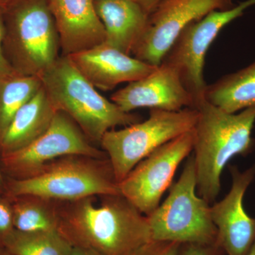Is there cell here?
Returning a JSON list of instances; mask_svg holds the SVG:
<instances>
[{
  "instance_id": "cell-1",
  "label": "cell",
  "mask_w": 255,
  "mask_h": 255,
  "mask_svg": "<svg viewBox=\"0 0 255 255\" xmlns=\"http://www.w3.org/2000/svg\"><path fill=\"white\" fill-rule=\"evenodd\" d=\"M55 202L58 231L73 247L134 255L152 241L147 216L121 194Z\"/></svg>"
},
{
  "instance_id": "cell-2",
  "label": "cell",
  "mask_w": 255,
  "mask_h": 255,
  "mask_svg": "<svg viewBox=\"0 0 255 255\" xmlns=\"http://www.w3.org/2000/svg\"><path fill=\"white\" fill-rule=\"evenodd\" d=\"M195 109L199 114L192 152L196 189L201 198L212 204L221 191L225 167L236 156H246L255 150V106L228 113L204 99Z\"/></svg>"
},
{
  "instance_id": "cell-3",
  "label": "cell",
  "mask_w": 255,
  "mask_h": 255,
  "mask_svg": "<svg viewBox=\"0 0 255 255\" xmlns=\"http://www.w3.org/2000/svg\"><path fill=\"white\" fill-rule=\"evenodd\" d=\"M39 78L55 110L68 115L95 145L109 130L141 121L101 95L68 55L60 56Z\"/></svg>"
},
{
  "instance_id": "cell-4",
  "label": "cell",
  "mask_w": 255,
  "mask_h": 255,
  "mask_svg": "<svg viewBox=\"0 0 255 255\" xmlns=\"http://www.w3.org/2000/svg\"><path fill=\"white\" fill-rule=\"evenodd\" d=\"M4 192L9 197L31 195L54 201L121 194L108 157L83 155L59 157L28 179L5 177Z\"/></svg>"
},
{
  "instance_id": "cell-5",
  "label": "cell",
  "mask_w": 255,
  "mask_h": 255,
  "mask_svg": "<svg viewBox=\"0 0 255 255\" xmlns=\"http://www.w3.org/2000/svg\"><path fill=\"white\" fill-rule=\"evenodd\" d=\"M196 186L192 155L188 157L180 177L171 186L165 200L147 216L152 241L218 245L211 204L196 194Z\"/></svg>"
},
{
  "instance_id": "cell-6",
  "label": "cell",
  "mask_w": 255,
  "mask_h": 255,
  "mask_svg": "<svg viewBox=\"0 0 255 255\" xmlns=\"http://www.w3.org/2000/svg\"><path fill=\"white\" fill-rule=\"evenodd\" d=\"M198 111L150 110L149 117L124 128L106 132L100 146L110 159L118 183L156 149L195 127Z\"/></svg>"
},
{
  "instance_id": "cell-7",
  "label": "cell",
  "mask_w": 255,
  "mask_h": 255,
  "mask_svg": "<svg viewBox=\"0 0 255 255\" xmlns=\"http://www.w3.org/2000/svg\"><path fill=\"white\" fill-rule=\"evenodd\" d=\"M254 6L255 0H245L231 9L212 11L194 21L182 30L164 55L162 62L175 69L183 85L195 100V107L205 99L207 84L204 69L210 46L223 28Z\"/></svg>"
},
{
  "instance_id": "cell-8",
  "label": "cell",
  "mask_w": 255,
  "mask_h": 255,
  "mask_svg": "<svg viewBox=\"0 0 255 255\" xmlns=\"http://www.w3.org/2000/svg\"><path fill=\"white\" fill-rule=\"evenodd\" d=\"M68 155L108 157L68 115L58 112L41 136L20 150L0 155V168L4 177L28 179L36 175L51 161Z\"/></svg>"
},
{
  "instance_id": "cell-9",
  "label": "cell",
  "mask_w": 255,
  "mask_h": 255,
  "mask_svg": "<svg viewBox=\"0 0 255 255\" xmlns=\"http://www.w3.org/2000/svg\"><path fill=\"white\" fill-rule=\"evenodd\" d=\"M8 10L20 74L39 77L59 58L60 38L48 0H14Z\"/></svg>"
},
{
  "instance_id": "cell-10",
  "label": "cell",
  "mask_w": 255,
  "mask_h": 255,
  "mask_svg": "<svg viewBox=\"0 0 255 255\" xmlns=\"http://www.w3.org/2000/svg\"><path fill=\"white\" fill-rule=\"evenodd\" d=\"M194 129L156 149L119 183L121 194L147 216L172 185L178 167L194 146Z\"/></svg>"
},
{
  "instance_id": "cell-11",
  "label": "cell",
  "mask_w": 255,
  "mask_h": 255,
  "mask_svg": "<svg viewBox=\"0 0 255 255\" xmlns=\"http://www.w3.org/2000/svg\"><path fill=\"white\" fill-rule=\"evenodd\" d=\"M236 0H162L149 14L147 28L132 55L158 66L172 43L188 25L217 10L236 6Z\"/></svg>"
},
{
  "instance_id": "cell-12",
  "label": "cell",
  "mask_w": 255,
  "mask_h": 255,
  "mask_svg": "<svg viewBox=\"0 0 255 255\" xmlns=\"http://www.w3.org/2000/svg\"><path fill=\"white\" fill-rule=\"evenodd\" d=\"M232 184L224 198L211 205V218L217 230V244L226 255H246L255 242V218L243 204L247 190L255 179V164L241 171L229 165Z\"/></svg>"
},
{
  "instance_id": "cell-13",
  "label": "cell",
  "mask_w": 255,
  "mask_h": 255,
  "mask_svg": "<svg viewBox=\"0 0 255 255\" xmlns=\"http://www.w3.org/2000/svg\"><path fill=\"white\" fill-rule=\"evenodd\" d=\"M111 101L127 113L140 108L178 112L196 105L175 69L163 62L149 75L114 92Z\"/></svg>"
},
{
  "instance_id": "cell-14",
  "label": "cell",
  "mask_w": 255,
  "mask_h": 255,
  "mask_svg": "<svg viewBox=\"0 0 255 255\" xmlns=\"http://www.w3.org/2000/svg\"><path fill=\"white\" fill-rule=\"evenodd\" d=\"M68 56L96 88L103 91L114 90L119 84L140 80L157 67L126 54L105 42Z\"/></svg>"
},
{
  "instance_id": "cell-15",
  "label": "cell",
  "mask_w": 255,
  "mask_h": 255,
  "mask_svg": "<svg viewBox=\"0 0 255 255\" xmlns=\"http://www.w3.org/2000/svg\"><path fill=\"white\" fill-rule=\"evenodd\" d=\"M59 34L63 55L105 43L106 32L94 0H48Z\"/></svg>"
},
{
  "instance_id": "cell-16",
  "label": "cell",
  "mask_w": 255,
  "mask_h": 255,
  "mask_svg": "<svg viewBox=\"0 0 255 255\" xmlns=\"http://www.w3.org/2000/svg\"><path fill=\"white\" fill-rule=\"evenodd\" d=\"M106 32L105 43L131 55L147 28L149 14L132 0H94Z\"/></svg>"
},
{
  "instance_id": "cell-17",
  "label": "cell",
  "mask_w": 255,
  "mask_h": 255,
  "mask_svg": "<svg viewBox=\"0 0 255 255\" xmlns=\"http://www.w3.org/2000/svg\"><path fill=\"white\" fill-rule=\"evenodd\" d=\"M58 111L43 86L23 106L0 138V155L31 144L48 130Z\"/></svg>"
},
{
  "instance_id": "cell-18",
  "label": "cell",
  "mask_w": 255,
  "mask_h": 255,
  "mask_svg": "<svg viewBox=\"0 0 255 255\" xmlns=\"http://www.w3.org/2000/svg\"><path fill=\"white\" fill-rule=\"evenodd\" d=\"M204 98L228 113H237L255 106V60L207 85Z\"/></svg>"
},
{
  "instance_id": "cell-19",
  "label": "cell",
  "mask_w": 255,
  "mask_h": 255,
  "mask_svg": "<svg viewBox=\"0 0 255 255\" xmlns=\"http://www.w3.org/2000/svg\"><path fill=\"white\" fill-rule=\"evenodd\" d=\"M10 199L15 230L22 232L58 231L54 201L31 195L15 196Z\"/></svg>"
},
{
  "instance_id": "cell-20",
  "label": "cell",
  "mask_w": 255,
  "mask_h": 255,
  "mask_svg": "<svg viewBox=\"0 0 255 255\" xmlns=\"http://www.w3.org/2000/svg\"><path fill=\"white\" fill-rule=\"evenodd\" d=\"M73 246L57 231L22 232L14 230L5 245L13 255H70Z\"/></svg>"
},
{
  "instance_id": "cell-21",
  "label": "cell",
  "mask_w": 255,
  "mask_h": 255,
  "mask_svg": "<svg viewBox=\"0 0 255 255\" xmlns=\"http://www.w3.org/2000/svg\"><path fill=\"white\" fill-rule=\"evenodd\" d=\"M42 87L41 79L31 75H16L0 86V138L18 110Z\"/></svg>"
},
{
  "instance_id": "cell-22",
  "label": "cell",
  "mask_w": 255,
  "mask_h": 255,
  "mask_svg": "<svg viewBox=\"0 0 255 255\" xmlns=\"http://www.w3.org/2000/svg\"><path fill=\"white\" fill-rule=\"evenodd\" d=\"M14 230L11 199L5 192L0 193V251H4L6 242Z\"/></svg>"
},
{
  "instance_id": "cell-23",
  "label": "cell",
  "mask_w": 255,
  "mask_h": 255,
  "mask_svg": "<svg viewBox=\"0 0 255 255\" xmlns=\"http://www.w3.org/2000/svg\"><path fill=\"white\" fill-rule=\"evenodd\" d=\"M4 11V9H0V86L9 79L19 75L9 60L6 59L2 48L3 41L5 36Z\"/></svg>"
},
{
  "instance_id": "cell-24",
  "label": "cell",
  "mask_w": 255,
  "mask_h": 255,
  "mask_svg": "<svg viewBox=\"0 0 255 255\" xmlns=\"http://www.w3.org/2000/svg\"><path fill=\"white\" fill-rule=\"evenodd\" d=\"M180 246L181 244L174 242L152 241L134 255H178Z\"/></svg>"
},
{
  "instance_id": "cell-25",
  "label": "cell",
  "mask_w": 255,
  "mask_h": 255,
  "mask_svg": "<svg viewBox=\"0 0 255 255\" xmlns=\"http://www.w3.org/2000/svg\"><path fill=\"white\" fill-rule=\"evenodd\" d=\"M178 255H226L219 245L195 244L181 245Z\"/></svg>"
},
{
  "instance_id": "cell-26",
  "label": "cell",
  "mask_w": 255,
  "mask_h": 255,
  "mask_svg": "<svg viewBox=\"0 0 255 255\" xmlns=\"http://www.w3.org/2000/svg\"><path fill=\"white\" fill-rule=\"evenodd\" d=\"M70 255H102L91 250L85 249V248H79V247H73Z\"/></svg>"
},
{
  "instance_id": "cell-27",
  "label": "cell",
  "mask_w": 255,
  "mask_h": 255,
  "mask_svg": "<svg viewBox=\"0 0 255 255\" xmlns=\"http://www.w3.org/2000/svg\"><path fill=\"white\" fill-rule=\"evenodd\" d=\"M162 0H142L141 4L149 14L153 11L159 2Z\"/></svg>"
},
{
  "instance_id": "cell-28",
  "label": "cell",
  "mask_w": 255,
  "mask_h": 255,
  "mask_svg": "<svg viewBox=\"0 0 255 255\" xmlns=\"http://www.w3.org/2000/svg\"><path fill=\"white\" fill-rule=\"evenodd\" d=\"M5 191V177L4 174L0 168V193H4Z\"/></svg>"
},
{
  "instance_id": "cell-29",
  "label": "cell",
  "mask_w": 255,
  "mask_h": 255,
  "mask_svg": "<svg viewBox=\"0 0 255 255\" xmlns=\"http://www.w3.org/2000/svg\"><path fill=\"white\" fill-rule=\"evenodd\" d=\"M14 0H0V9H5Z\"/></svg>"
},
{
  "instance_id": "cell-30",
  "label": "cell",
  "mask_w": 255,
  "mask_h": 255,
  "mask_svg": "<svg viewBox=\"0 0 255 255\" xmlns=\"http://www.w3.org/2000/svg\"><path fill=\"white\" fill-rule=\"evenodd\" d=\"M246 255H255V242L252 247L251 251Z\"/></svg>"
},
{
  "instance_id": "cell-31",
  "label": "cell",
  "mask_w": 255,
  "mask_h": 255,
  "mask_svg": "<svg viewBox=\"0 0 255 255\" xmlns=\"http://www.w3.org/2000/svg\"><path fill=\"white\" fill-rule=\"evenodd\" d=\"M0 255H11V253H8L7 251H0Z\"/></svg>"
},
{
  "instance_id": "cell-32",
  "label": "cell",
  "mask_w": 255,
  "mask_h": 255,
  "mask_svg": "<svg viewBox=\"0 0 255 255\" xmlns=\"http://www.w3.org/2000/svg\"><path fill=\"white\" fill-rule=\"evenodd\" d=\"M132 1H137V2H138L139 4H141L142 0H132ZM142 5V4H141Z\"/></svg>"
}]
</instances>
